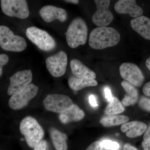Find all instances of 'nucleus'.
I'll use <instances>...</instances> for the list:
<instances>
[{
  "label": "nucleus",
  "mask_w": 150,
  "mask_h": 150,
  "mask_svg": "<svg viewBox=\"0 0 150 150\" xmlns=\"http://www.w3.org/2000/svg\"><path fill=\"white\" fill-rule=\"evenodd\" d=\"M96 10L92 17V21L96 25L101 27L109 25L113 20V15L109 10V0H95Z\"/></svg>",
  "instance_id": "1a4fd4ad"
},
{
  "label": "nucleus",
  "mask_w": 150,
  "mask_h": 150,
  "mask_svg": "<svg viewBox=\"0 0 150 150\" xmlns=\"http://www.w3.org/2000/svg\"><path fill=\"white\" fill-rule=\"evenodd\" d=\"M48 143L46 140H42L33 148V150H47Z\"/></svg>",
  "instance_id": "cd10ccee"
},
{
  "label": "nucleus",
  "mask_w": 150,
  "mask_h": 150,
  "mask_svg": "<svg viewBox=\"0 0 150 150\" xmlns=\"http://www.w3.org/2000/svg\"><path fill=\"white\" fill-rule=\"evenodd\" d=\"M125 109L120 100L117 98L113 97L105 110L107 115H117L124 111Z\"/></svg>",
  "instance_id": "5701e85b"
},
{
  "label": "nucleus",
  "mask_w": 150,
  "mask_h": 150,
  "mask_svg": "<svg viewBox=\"0 0 150 150\" xmlns=\"http://www.w3.org/2000/svg\"><path fill=\"white\" fill-rule=\"evenodd\" d=\"M118 135H119V134H116V136H118Z\"/></svg>",
  "instance_id": "e433bc0d"
},
{
  "label": "nucleus",
  "mask_w": 150,
  "mask_h": 150,
  "mask_svg": "<svg viewBox=\"0 0 150 150\" xmlns=\"http://www.w3.org/2000/svg\"><path fill=\"white\" fill-rule=\"evenodd\" d=\"M26 35L29 40L43 51H52L56 47V41L51 35L35 26L28 28Z\"/></svg>",
  "instance_id": "39448f33"
},
{
  "label": "nucleus",
  "mask_w": 150,
  "mask_h": 150,
  "mask_svg": "<svg viewBox=\"0 0 150 150\" xmlns=\"http://www.w3.org/2000/svg\"><path fill=\"white\" fill-rule=\"evenodd\" d=\"M119 71L121 77L133 85L140 87L144 83V75L135 64L128 62L123 63L120 66Z\"/></svg>",
  "instance_id": "9b49d317"
},
{
  "label": "nucleus",
  "mask_w": 150,
  "mask_h": 150,
  "mask_svg": "<svg viewBox=\"0 0 150 150\" xmlns=\"http://www.w3.org/2000/svg\"><path fill=\"white\" fill-rule=\"evenodd\" d=\"M146 67L150 71V57L147 59L146 61Z\"/></svg>",
  "instance_id": "f704fd0d"
},
{
  "label": "nucleus",
  "mask_w": 150,
  "mask_h": 150,
  "mask_svg": "<svg viewBox=\"0 0 150 150\" xmlns=\"http://www.w3.org/2000/svg\"><path fill=\"white\" fill-rule=\"evenodd\" d=\"M89 102L92 107L96 108L98 105L96 97L93 95H91L89 97Z\"/></svg>",
  "instance_id": "7c9ffc66"
},
{
  "label": "nucleus",
  "mask_w": 150,
  "mask_h": 150,
  "mask_svg": "<svg viewBox=\"0 0 150 150\" xmlns=\"http://www.w3.org/2000/svg\"><path fill=\"white\" fill-rule=\"evenodd\" d=\"M147 129V126L143 122L139 121H131L124 123L121 126V130L126 133L127 137L134 138L142 136Z\"/></svg>",
  "instance_id": "f3484780"
},
{
  "label": "nucleus",
  "mask_w": 150,
  "mask_h": 150,
  "mask_svg": "<svg viewBox=\"0 0 150 150\" xmlns=\"http://www.w3.org/2000/svg\"><path fill=\"white\" fill-rule=\"evenodd\" d=\"M9 61L8 56L5 54H0V77L3 74V68Z\"/></svg>",
  "instance_id": "a878e982"
},
{
  "label": "nucleus",
  "mask_w": 150,
  "mask_h": 150,
  "mask_svg": "<svg viewBox=\"0 0 150 150\" xmlns=\"http://www.w3.org/2000/svg\"><path fill=\"white\" fill-rule=\"evenodd\" d=\"M131 27L145 39L150 40V18L144 16L132 19Z\"/></svg>",
  "instance_id": "2eb2a0df"
},
{
  "label": "nucleus",
  "mask_w": 150,
  "mask_h": 150,
  "mask_svg": "<svg viewBox=\"0 0 150 150\" xmlns=\"http://www.w3.org/2000/svg\"><path fill=\"white\" fill-rule=\"evenodd\" d=\"M88 27L85 21L81 18H77L70 23L66 33L67 44L72 48H77L86 42Z\"/></svg>",
  "instance_id": "7ed1b4c3"
},
{
  "label": "nucleus",
  "mask_w": 150,
  "mask_h": 150,
  "mask_svg": "<svg viewBox=\"0 0 150 150\" xmlns=\"http://www.w3.org/2000/svg\"><path fill=\"white\" fill-rule=\"evenodd\" d=\"M68 83L70 87L76 91L86 87L95 86L98 85L97 81L95 79H81L75 76H71L69 79Z\"/></svg>",
  "instance_id": "412c9836"
},
{
  "label": "nucleus",
  "mask_w": 150,
  "mask_h": 150,
  "mask_svg": "<svg viewBox=\"0 0 150 150\" xmlns=\"http://www.w3.org/2000/svg\"><path fill=\"white\" fill-rule=\"evenodd\" d=\"M123 150H138L137 148L130 144H127L124 145Z\"/></svg>",
  "instance_id": "473e14b6"
},
{
  "label": "nucleus",
  "mask_w": 150,
  "mask_h": 150,
  "mask_svg": "<svg viewBox=\"0 0 150 150\" xmlns=\"http://www.w3.org/2000/svg\"><path fill=\"white\" fill-rule=\"evenodd\" d=\"M114 9L117 13L129 14L134 18L142 16L144 12L135 0H120L115 4Z\"/></svg>",
  "instance_id": "ddd939ff"
},
{
  "label": "nucleus",
  "mask_w": 150,
  "mask_h": 150,
  "mask_svg": "<svg viewBox=\"0 0 150 150\" xmlns=\"http://www.w3.org/2000/svg\"><path fill=\"white\" fill-rule=\"evenodd\" d=\"M38 91V87L33 84H30L11 96L9 100V106L14 110L24 108L36 96Z\"/></svg>",
  "instance_id": "423d86ee"
},
{
  "label": "nucleus",
  "mask_w": 150,
  "mask_h": 150,
  "mask_svg": "<svg viewBox=\"0 0 150 150\" xmlns=\"http://www.w3.org/2000/svg\"><path fill=\"white\" fill-rule=\"evenodd\" d=\"M104 91L105 98L108 102H110L113 97L110 89L108 87H105L104 88Z\"/></svg>",
  "instance_id": "c85d7f7f"
},
{
  "label": "nucleus",
  "mask_w": 150,
  "mask_h": 150,
  "mask_svg": "<svg viewBox=\"0 0 150 150\" xmlns=\"http://www.w3.org/2000/svg\"><path fill=\"white\" fill-rule=\"evenodd\" d=\"M46 67L48 71L54 77H60L64 74L67 70L68 58L63 51L49 56L46 59Z\"/></svg>",
  "instance_id": "9d476101"
},
{
  "label": "nucleus",
  "mask_w": 150,
  "mask_h": 150,
  "mask_svg": "<svg viewBox=\"0 0 150 150\" xmlns=\"http://www.w3.org/2000/svg\"><path fill=\"white\" fill-rule=\"evenodd\" d=\"M51 139L56 150H67V136L55 128L50 129Z\"/></svg>",
  "instance_id": "aec40b11"
},
{
  "label": "nucleus",
  "mask_w": 150,
  "mask_h": 150,
  "mask_svg": "<svg viewBox=\"0 0 150 150\" xmlns=\"http://www.w3.org/2000/svg\"><path fill=\"white\" fill-rule=\"evenodd\" d=\"M39 14L44 21L50 23L55 20L64 22L67 19V11L64 9L54 6H44L39 11Z\"/></svg>",
  "instance_id": "4468645a"
},
{
  "label": "nucleus",
  "mask_w": 150,
  "mask_h": 150,
  "mask_svg": "<svg viewBox=\"0 0 150 150\" xmlns=\"http://www.w3.org/2000/svg\"><path fill=\"white\" fill-rule=\"evenodd\" d=\"M0 46L6 51L21 52L27 47L23 37L15 35L9 28L0 25Z\"/></svg>",
  "instance_id": "20e7f679"
},
{
  "label": "nucleus",
  "mask_w": 150,
  "mask_h": 150,
  "mask_svg": "<svg viewBox=\"0 0 150 150\" xmlns=\"http://www.w3.org/2000/svg\"><path fill=\"white\" fill-rule=\"evenodd\" d=\"M120 39L118 30L113 28L101 26L93 30L89 38V44L93 49L102 50L118 45Z\"/></svg>",
  "instance_id": "f257e3e1"
},
{
  "label": "nucleus",
  "mask_w": 150,
  "mask_h": 150,
  "mask_svg": "<svg viewBox=\"0 0 150 150\" xmlns=\"http://www.w3.org/2000/svg\"><path fill=\"white\" fill-rule=\"evenodd\" d=\"M43 104L46 110L60 114L69 110L74 105L69 97L59 94L48 95Z\"/></svg>",
  "instance_id": "0eeeda50"
},
{
  "label": "nucleus",
  "mask_w": 150,
  "mask_h": 150,
  "mask_svg": "<svg viewBox=\"0 0 150 150\" xmlns=\"http://www.w3.org/2000/svg\"><path fill=\"white\" fill-rule=\"evenodd\" d=\"M65 1L67 2L73 3V4H78L79 3V1L78 0H67V1Z\"/></svg>",
  "instance_id": "c9c22d12"
},
{
  "label": "nucleus",
  "mask_w": 150,
  "mask_h": 150,
  "mask_svg": "<svg viewBox=\"0 0 150 150\" xmlns=\"http://www.w3.org/2000/svg\"><path fill=\"white\" fill-rule=\"evenodd\" d=\"M1 8L3 13L10 17L21 19L27 18L29 10L25 0H2Z\"/></svg>",
  "instance_id": "6e6552de"
},
{
  "label": "nucleus",
  "mask_w": 150,
  "mask_h": 150,
  "mask_svg": "<svg viewBox=\"0 0 150 150\" xmlns=\"http://www.w3.org/2000/svg\"><path fill=\"white\" fill-rule=\"evenodd\" d=\"M85 113L77 105L66 112L60 113L59 119L64 124L70 123L73 121H81L84 117Z\"/></svg>",
  "instance_id": "6ab92c4d"
},
{
  "label": "nucleus",
  "mask_w": 150,
  "mask_h": 150,
  "mask_svg": "<svg viewBox=\"0 0 150 150\" xmlns=\"http://www.w3.org/2000/svg\"><path fill=\"white\" fill-rule=\"evenodd\" d=\"M139 104L142 109L150 112V98L142 97L139 101Z\"/></svg>",
  "instance_id": "393cba45"
},
{
  "label": "nucleus",
  "mask_w": 150,
  "mask_h": 150,
  "mask_svg": "<svg viewBox=\"0 0 150 150\" xmlns=\"http://www.w3.org/2000/svg\"><path fill=\"white\" fill-rule=\"evenodd\" d=\"M143 91L146 96H150V81L145 84L143 87Z\"/></svg>",
  "instance_id": "c756f323"
},
{
  "label": "nucleus",
  "mask_w": 150,
  "mask_h": 150,
  "mask_svg": "<svg viewBox=\"0 0 150 150\" xmlns=\"http://www.w3.org/2000/svg\"><path fill=\"white\" fill-rule=\"evenodd\" d=\"M101 143L103 147L105 149L108 150H118L120 146L117 142L109 140H103Z\"/></svg>",
  "instance_id": "b1692460"
},
{
  "label": "nucleus",
  "mask_w": 150,
  "mask_h": 150,
  "mask_svg": "<svg viewBox=\"0 0 150 150\" xmlns=\"http://www.w3.org/2000/svg\"><path fill=\"white\" fill-rule=\"evenodd\" d=\"M129 120V117L125 115H110L101 118L100 123L105 127H110L124 124Z\"/></svg>",
  "instance_id": "4be33fe9"
},
{
  "label": "nucleus",
  "mask_w": 150,
  "mask_h": 150,
  "mask_svg": "<svg viewBox=\"0 0 150 150\" xmlns=\"http://www.w3.org/2000/svg\"><path fill=\"white\" fill-rule=\"evenodd\" d=\"M150 141V125L145 132L144 136V141L147 142V141Z\"/></svg>",
  "instance_id": "2f4dec72"
},
{
  "label": "nucleus",
  "mask_w": 150,
  "mask_h": 150,
  "mask_svg": "<svg viewBox=\"0 0 150 150\" xmlns=\"http://www.w3.org/2000/svg\"><path fill=\"white\" fill-rule=\"evenodd\" d=\"M86 150H103V148L101 142L96 141L92 143Z\"/></svg>",
  "instance_id": "bb28decb"
},
{
  "label": "nucleus",
  "mask_w": 150,
  "mask_h": 150,
  "mask_svg": "<svg viewBox=\"0 0 150 150\" xmlns=\"http://www.w3.org/2000/svg\"><path fill=\"white\" fill-rule=\"evenodd\" d=\"M20 130L24 136L28 145L33 148L43 140L44 131L35 118L28 116L23 118L20 124Z\"/></svg>",
  "instance_id": "f03ea898"
},
{
  "label": "nucleus",
  "mask_w": 150,
  "mask_h": 150,
  "mask_svg": "<svg viewBox=\"0 0 150 150\" xmlns=\"http://www.w3.org/2000/svg\"><path fill=\"white\" fill-rule=\"evenodd\" d=\"M142 146L144 150H150V141H143L142 142Z\"/></svg>",
  "instance_id": "72a5a7b5"
},
{
  "label": "nucleus",
  "mask_w": 150,
  "mask_h": 150,
  "mask_svg": "<svg viewBox=\"0 0 150 150\" xmlns=\"http://www.w3.org/2000/svg\"><path fill=\"white\" fill-rule=\"evenodd\" d=\"M70 67L76 77L89 79H95L96 78V73L78 59H72L70 62Z\"/></svg>",
  "instance_id": "dca6fc26"
},
{
  "label": "nucleus",
  "mask_w": 150,
  "mask_h": 150,
  "mask_svg": "<svg viewBox=\"0 0 150 150\" xmlns=\"http://www.w3.org/2000/svg\"><path fill=\"white\" fill-rule=\"evenodd\" d=\"M121 85L126 93L122 100L123 105L129 106L135 104L139 98L138 90L134 85L127 81H123L121 82Z\"/></svg>",
  "instance_id": "a211bd4d"
},
{
  "label": "nucleus",
  "mask_w": 150,
  "mask_h": 150,
  "mask_svg": "<svg viewBox=\"0 0 150 150\" xmlns=\"http://www.w3.org/2000/svg\"><path fill=\"white\" fill-rule=\"evenodd\" d=\"M33 75L30 70H23L17 72L10 78L9 86L8 89V95L14 94L21 90L31 83Z\"/></svg>",
  "instance_id": "f8f14e48"
}]
</instances>
